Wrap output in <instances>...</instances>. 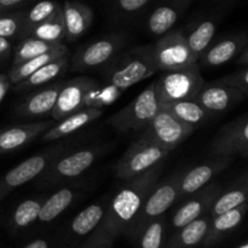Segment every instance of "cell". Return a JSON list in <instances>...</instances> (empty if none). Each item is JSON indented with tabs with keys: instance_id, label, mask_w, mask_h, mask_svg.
Returning <instances> with one entry per match:
<instances>
[{
	"instance_id": "1",
	"label": "cell",
	"mask_w": 248,
	"mask_h": 248,
	"mask_svg": "<svg viewBox=\"0 0 248 248\" xmlns=\"http://www.w3.org/2000/svg\"><path fill=\"white\" fill-rule=\"evenodd\" d=\"M161 171L162 162H160L140 176L124 181L125 183L106 207V213L101 222L104 237L113 236L132 227L145 199L159 181Z\"/></svg>"
},
{
	"instance_id": "2",
	"label": "cell",
	"mask_w": 248,
	"mask_h": 248,
	"mask_svg": "<svg viewBox=\"0 0 248 248\" xmlns=\"http://www.w3.org/2000/svg\"><path fill=\"white\" fill-rule=\"evenodd\" d=\"M156 72L153 46H137L109 63L104 72V84L125 91Z\"/></svg>"
},
{
	"instance_id": "3",
	"label": "cell",
	"mask_w": 248,
	"mask_h": 248,
	"mask_svg": "<svg viewBox=\"0 0 248 248\" xmlns=\"http://www.w3.org/2000/svg\"><path fill=\"white\" fill-rule=\"evenodd\" d=\"M159 110L160 101L153 82L127 106L110 116L108 123L121 133L142 132Z\"/></svg>"
},
{
	"instance_id": "4",
	"label": "cell",
	"mask_w": 248,
	"mask_h": 248,
	"mask_svg": "<svg viewBox=\"0 0 248 248\" xmlns=\"http://www.w3.org/2000/svg\"><path fill=\"white\" fill-rule=\"evenodd\" d=\"M154 84L161 104L194 99L205 85V80L201 77L200 64L195 62L182 69L164 72Z\"/></svg>"
},
{
	"instance_id": "5",
	"label": "cell",
	"mask_w": 248,
	"mask_h": 248,
	"mask_svg": "<svg viewBox=\"0 0 248 248\" xmlns=\"http://www.w3.org/2000/svg\"><path fill=\"white\" fill-rule=\"evenodd\" d=\"M170 154L166 149L157 145L156 143L140 137L128 147L115 166V174L121 181L142 174L155 165L160 164Z\"/></svg>"
},
{
	"instance_id": "6",
	"label": "cell",
	"mask_w": 248,
	"mask_h": 248,
	"mask_svg": "<svg viewBox=\"0 0 248 248\" xmlns=\"http://www.w3.org/2000/svg\"><path fill=\"white\" fill-rule=\"evenodd\" d=\"M153 48L157 72L182 69L199 62L186 43V34L178 28L162 34Z\"/></svg>"
},
{
	"instance_id": "7",
	"label": "cell",
	"mask_w": 248,
	"mask_h": 248,
	"mask_svg": "<svg viewBox=\"0 0 248 248\" xmlns=\"http://www.w3.org/2000/svg\"><path fill=\"white\" fill-rule=\"evenodd\" d=\"M101 154L102 150L98 148H85L72 154H61L41 174V183L45 186H55L77 178L84 173Z\"/></svg>"
},
{
	"instance_id": "8",
	"label": "cell",
	"mask_w": 248,
	"mask_h": 248,
	"mask_svg": "<svg viewBox=\"0 0 248 248\" xmlns=\"http://www.w3.org/2000/svg\"><path fill=\"white\" fill-rule=\"evenodd\" d=\"M63 149V145H56L16 165L0 181V195L4 198L14 189L24 186L36 177H40L52 164L53 160L62 154Z\"/></svg>"
},
{
	"instance_id": "9",
	"label": "cell",
	"mask_w": 248,
	"mask_h": 248,
	"mask_svg": "<svg viewBox=\"0 0 248 248\" xmlns=\"http://www.w3.org/2000/svg\"><path fill=\"white\" fill-rule=\"evenodd\" d=\"M193 131L194 128L191 126L181 123L169 111L160 108L156 115L142 131L140 137L147 138L171 153L181 145Z\"/></svg>"
},
{
	"instance_id": "10",
	"label": "cell",
	"mask_w": 248,
	"mask_h": 248,
	"mask_svg": "<svg viewBox=\"0 0 248 248\" xmlns=\"http://www.w3.org/2000/svg\"><path fill=\"white\" fill-rule=\"evenodd\" d=\"M182 172L167 177L162 182L157 181L143 203L135 223L140 227L149 220L161 217L177 200H179V181Z\"/></svg>"
},
{
	"instance_id": "11",
	"label": "cell",
	"mask_w": 248,
	"mask_h": 248,
	"mask_svg": "<svg viewBox=\"0 0 248 248\" xmlns=\"http://www.w3.org/2000/svg\"><path fill=\"white\" fill-rule=\"evenodd\" d=\"M216 156H241L248 155V115L230 121L218 131L211 145Z\"/></svg>"
},
{
	"instance_id": "12",
	"label": "cell",
	"mask_w": 248,
	"mask_h": 248,
	"mask_svg": "<svg viewBox=\"0 0 248 248\" xmlns=\"http://www.w3.org/2000/svg\"><path fill=\"white\" fill-rule=\"evenodd\" d=\"M97 84L96 80L80 77L62 84L53 110L51 113L55 121L61 120L80 109L85 108L87 93Z\"/></svg>"
},
{
	"instance_id": "13",
	"label": "cell",
	"mask_w": 248,
	"mask_h": 248,
	"mask_svg": "<svg viewBox=\"0 0 248 248\" xmlns=\"http://www.w3.org/2000/svg\"><path fill=\"white\" fill-rule=\"evenodd\" d=\"M121 45L123 38L118 35L97 39L78 51L73 58L72 69L75 72H84L106 64L111 58H114Z\"/></svg>"
},
{
	"instance_id": "14",
	"label": "cell",
	"mask_w": 248,
	"mask_h": 248,
	"mask_svg": "<svg viewBox=\"0 0 248 248\" xmlns=\"http://www.w3.org/2000/svg\"><path fill=\"white\" fill-rule=\"evenodd\" d=\"M234 159L235 157L232 156H216L215 159L189 169L186 172H182L179 181V200L186 196H190L207 186L213 177L224 171Z\"/></svg>"
},
{
	"instance_id": "15",
	"label": "cell",
	"mask_w": 248,
	"mask_h": 248,
	"mask_svg": "<svg viewBox=\"0 0 248 248\" xmlns=\"http://www.w3.org/2000/svg\"><path fill=\"white\" fill-rule=\"evenodd\" d=\"M245 97L246 96L239 90L232 89V87L218 84L217 81H213L210 84L205 82L194 101L198 102L206 110L213 114L223 113V111L232 108L237 103L244 101Z\"/></svg>"
},
{
	"instance_id": "16",
	"label": "cell",
	"mask_w": 248,
	"mask_h": 248,
	"mask_svg": "<svg viewBox=\"0 0 248 248\" xmlns=\"http://www.w3.org/2000/svg\"><path fill=\"white\" fill-rule=\"evenodd\" d=\"M220 191H222V188L219 186L211 184L191 194V198L186 200V202H184L173 215L172 225L177 229H181L184 225L195 220L196 218L201 217L206 211L210 210L213 200L217 198Z\"/></svg>"
},
{
	"instance_id": "17",
	"label": "cell",
	"mask_w": 248,
	"mask_h": 248,
	"mask_svg": "<svg viewBox=\"0 0 248 248\" xmlns=\"http://www.w3.org/2000/svg\"><path fill=\"white\" fill-rule=\"evenodd\" d=\"M53 124L55 120L39 121L4 128L0 131V155L9 154L29 144L31 140L47 131Z\"/></svg>"
},
{
	"instance_id": "18",
	"label": "cell",
	"mask_w": 248,
	"mask_h": 248,
	"mask_svg": "<svg viewBox=\"0 0 248 248\" xmlns=\"http://www.w3.org/2000/svg\"><path fill=\"white\" fill-rule=\"evenodd\" d=\"M103 114V110L98 108H82L65 118L55 123L47 131L43 133L41 140L44 142H55L63 137L77 132L80 128L93 123Z\"/></svg>"
},
{
	"instance_id": "19",
	"label": "cell",
	"mask_w": 248,
	"mask_h": 248,
	"mask_svg": "<svg viewBox=\"0 0 248 248\" xmlns=\"http://www.w3.org/2000/svg\"><path fill=\"white\" fill-rule=\"evenodd\" d=\"M191 0H162L150 14L148 29L153 35L161 36L174 27L179 17L190 6Z\"/></svg>"
},
{
	"instance_id": "20",
	"label": "cell",
	"mask_w": 248,
	"mask_h": 248,
	"mask_svg": "<svg viewBox=\"0 0 248 248\" xmlns=\"http://www.w3.org/2000/svg\"><path fill=\"white\" fill-rule=\"evenodd\" d=\"M63 21L65 27V39L75 41L91 26L93 21V12L82 2L67 0L62 6Z\"/></svg>"
},
{
	"instance_id": "21",
	"label": "cell",
	"mask_w": 248,
	"mask_h": 248,
	"mask_svg": "<svg viewBox=\"0 0 248 248\" xmlns=\"http://www.w3.org/2000/svg\"><path fill=\"white\" fill-rule=\"evenodd\" d=\"M62 84H53L38 92H34L19 103L16 115L21 118H36L51 115Z\"/></svg>"
},
{
	"instance_id": "22",
	"label": "cell",
	"mask_w": 248,
	"mask_h": 248,
	"mask_svg": "<svg viewBox=\"0 0 248 248\" xmlns=\"http://www.w3.org/2000/svg\"><path fill=\"white\" fill-rule=\"evenodd\" d=\"M245 46H247V36L245 34L229 36L206 48L199 61L201 60L205 67H219L239 56Z\"/></svg>"
},
{
	"instance_id": "23",
	"label": "cell",
	"mask_w": 248,
	"mask_h": 248,
	"mask_svg": "<svg viewBox=\"0 0 248 248\" xmlns=\"http://www.w3.org/2000/svg\"><path fill=\"white\" fill-rule=\"evenodd\" d=\"M160 108L169 111L171 115L178 119L181 123L186 124L193 128L205 123L211 115L210 111L206 110L203 107H201L194 99H183V101L161 103Z\"/></svg>"
},
{
	"instance_id": "24",
	"label": "cell",
	"mask_w": 248,
	"mask_h": 248,
	"mask_svg": "<svg viewBox=\"0 0 248 248\" xmlns=\"http://www.w3.org/2000/svg\"><path fill=\"white\" fill-rule=\"evenodd\" d=\"M67 67H68L67 55L56 58V60L46 63L45 65H43V67L39 68L38 70L31 73L28 78L22 80L21 82L14 85L15 91L24 92V91H29V90L35 89V87L43 86V85L47 84V82H50L51 80L57 78L58 75H60Z\"/></svg>"
},
{
	"instance_id": "25",
	"label": "cell",
	"mask_w": 248,
	"mask_h": 248,
	"mask_svg": "<svg viewBox=\"0 0 248 248\" xmlns=\"http://www.w3.org/2000/svg\"><path fill=\"white\" fill-rule=\"evenodd\" d=\"M68 53V48L64 45H60L58 47L53 48V50L48 51V52L43 53V55L38 56V57H34L31 60L26 61V62L21 63L18 65H15L11 67V69L7 73V79H9L10 84L14 86V85L18 84L22 80H24L26 78H28L31 73H34L35 70H38L39 68H41L43 65H45L46 63L51 62V61L56 60L58 57H62Z\"/></svg>"
},
{
	"instance_id": "26",
	"label": "cell",
	"mask_w": 248,
	"mask_h": 248,
	"mask_svg": "<svg viewBox=\"0 0 248 248\" xmlns=\"http://www.w3.org/2000/svg\"><path fill=\"white\" fill-rule=\"evenodd\" d=\"M216 29H217V22L215 19H202L193 27L188 35H186V43L198 60L210 46L216 34Z\"/></svg>"
},
{
	"instance_id": "27",
	"label": "cell",
	"mask_w": 248,
	"mask_h": 248,
	"mask_svg": "<svg viewBox=\"0 0 248 248\" xmlns=\"http://www.w3.org/2000/svg\"><path fill=\"white\" fill-rule=\"evenodd\" d=\"M28 36L40 39V40L47 41V43L62 44V41L65 39V27L64 21H63L62 6L50 18L31 28Z\"/></svg>"
},
{
	"instance_id": "28",
	"label": "cell",
	"mask_w": 248,
	"mask_h": 248,
	"mask_svg": "<svg viewBox=\"0 0 248 248\" xmlns=\"http://www.w3.org/2000/svg\"><path fill=\"white\" fill-rule=\"evenodd\" d=\"M75 198V191L69 188H62L56 191L46 201L41 203L38 219L43 223H48L56 219L64 212Z\"/></svg>"
},
{
	"instance_id": "29",
	"label": "cell",
	"mask_w": 248,
	"mask_h": 248,
	"mask_svg": "<svg viewBox=\"0 0 248 248\" xmlns=\"http://www.w3.org/2000/svg\"><path fill=\"white\" fill-rule=\"evenodd\" d=\"M246 211L247 202H245L241 206H239V207L234 208V210H230L228 212L215 216L212 220V228H211V230L208 229L207 234H206L208 241L210 240L211 241L212 240H218L223 234L235 229L242 222L245 215H246Z\"/></svg>"
},
{
	"instance_id": "30",
	"label": "cell",
	"mask_w": 248,
	"mask_h": 248,
	"mask_svg": "<svg viewBox=\"0 0 248 248\" xmlns=\"http://www.w3.org/2000/svg\"><path fill=\"white\" fill-rule=\"evenodd\" d=\"M60 45H62V44L47 43V41L40 40V39L27 36L15 48L14 56H12V67L21 64V63L31 60L34 57H38L43 53L48 52V51L58 47Z\"/></svg>"
},
{
	"instance_id": "31",
	"label": "cell",
	"mask_w": 248,
	"mask_h": 248,
	"mask_svg": "<svg viewBox=\"0 0 248 248\" xmlns=\"http://www.w3.org/2000/svg\"><path fill=\"white\" fill-rule=\"evenodd\" d=\"M247 184L244 183L242 186H236L230 188L227 191H220L217 198L213 200L210 207L211 216H218L220 213L228 212L230 210L239 207L242 203L247 202Z\"/></svg>"
},
{
	"instance_id": "32",
	"label": "cell",
	"mask_w": 248,
	"mask_h": 248,
	"mask_svg": "<svg viewBox=\"0 0 248 248\" xmlns=\"http://www.w3.org/2000/svg\"><path fill=\"white\" fill-rule=\"evenodd\" d=\"M106 206L103 203H93L82 210L72 222V230L77 235H87L96 229L103 220Z\"/></svg>"
},
{
	"instance_id": "33",
	"label": "cell",
	"mask_w": 248,
	"mask_h": 248,
	"mask_svg": "<svg viewBox=\"0 0 248 248\" xmlns=\"http://www.w3.org/2000/svg\"><path fill=\"white\" fill-rule=\"evenodd\" d=\"M210 229V217H199L189 224L181 228V232L177 237L179 246L191 247L200 244L206 237Z\"/></svg>"
},
{
	"instance_id": "34",
	"label": "cell",
	"mask_w": 248,
	"mask_h": 248,
	"mask_svg": "<svg viewBox=\"0 0 248 248\" xmlns=\"http://www.w3.org/2000/svg\"><path fill=\"white\" fill-rule=\"evenodd\" d=\"M61 9V5L53 0H41L36 2L24 16V23H26V38L28 36L31 28L38 26L41 22L50 18Z\"/></svg>"
},
{
	"instance_id": "35",
	"label": "cell",
	"mask_w": 248,
	"mask_h": 248,
	"mask_svg": "<svg viewBox=\"0 0 248 248\" xmlns=\"http://www.w3.org/2000/svg\"><path fill=\"white\" fill-rule=\"evenodd\" d=\"M123 91L110 85H99L97 82L89 91L85 101V108H98L113 103Z\"/></svg>"
},
{
	"instance_id": "36",
	"label": "cell",
	"mask_w": 248,
	"mask_h": 248,
	"mask_svg": "<svg viewBox=\"0 0 248 248\" xmlns=\"http://www.w3.org/2000/svg\"><path fill=\"white\" fill-rule=\"evenodd\" d=\"M26 12H2L0 14V36L2 38H26V23H24Z\"/></svg>"
},
{
	"instance_id": "37",
	"label": "cell",
	"mask_w": 248,
	"mask_h": 248,
	"mask_svg": "<svg viewBox=\"0 0 248 248\" xmlns=\"http://www.w3.org/2000/svg\"><path fill=\"white\" fill-rule=\"evenodd\" d=\"M41 202L34 199H28L19 203L12 215V222L16 227L26 228L35 222L40 212Z\"/></svg>"
},
{
	"instance_id": "38",
	"label": "cell",
	"mask_w": 248,
	"mask_h": 248,
	"mask_svg": "<svg viewBox=\"0 0 248 248\" xmlns=\"http://www.w3.org/2000/svg\"><path fill=\"white\" fill-rule=\"evenodd\" d=\"M165 223L160 217L149 220L145 225L144 232L140 239L142 248H160L164 237Z\"/></svg>"
},
{
	"instance_id": "39",
	"label": "cell",
	"mask_w": 248,
	"mask_h": 248,
	"mask_svg": "<svg viewBox=\"0 0 248 248\" xmlns=\"http://www.w3.org/2000/svg\"><path fill=\"white\" fill-rule=\"evenodd\" d=\"M218 84L224 85V86L232 87V89L239 90L245 96L248 94V69L247 68H241L234 73L225 75L222 79L216 80Z\"/></svg>"
},
{
	"instance_id": "40",
	"label": "cell",
	"mask_w": 248,
	"mask_h": 248,
	"mask_svg": "<svg viewBox=\"0 0 248 248\" xmlns=\"http://www.w3.org/2000/svg\"><path fill=\"white\" fill-rule=\"evenodd\" d=\"M150 0H116L119 9L126 14H133L142 10Z\"/></svg>"
},
{
	"instance_id": "41",
	"label": "cell",
	"mask_w": 248,
	"mask_h": 248,
	"mask_svg": "<svg viewBox=\"0 0 248 248\" xmlns=\"http://www.w3.org/2000/svg\"><path fill=\"white\" fill-rule=\"evenodd\" d=\"M12 45L7 38L0 36V62H4L11 56Z\"/></svg>"
},
{
	"instance_id": "42",
	"label": "cell",
	"mask_w": 248,
	"mask_h": 248,
	"mask_svg": "<svg viewBox=\"0 0 248 248\" xmlns=\"http://www.w3.org/2000/svg\"><path fill=\"white\" fill-rule=\"evenodd\" d=\"M24 0H0V14L21 5Z\"/></svg>"
},
{
	"instance_id": "43",
	"label": "cell",
	"mask_w": 248,
	"mask_h": 248,
	"mask_svg": "<svg viewBox=\"0 0 248 248\" xmlns=\"http://www.w3.org/2000/svg\"><path fill=\"white\" fill-rule=\"evenodd\" d=\"M10 86H11V84H10L6 75H0V102L2 101Z\"/></svg>"
},
{
	"instance_id": "44",
	"label": "cell",
	"mask_w": 248,
	"mask_h": 248,
	"mask_svg": "<svg viewBox=\"0 0 248 248\" xmlns=\"http://www.w3.org/2000/svg\"><path fill=\"white\" fill-rule=\"evenodd\" d=\"M237 63L239 65H241L242 68L248 67V46H245L242 48L241 52L239 53V60H237Z\"/></svg>"
},
{
	"instance_id": "45",
	"label": "cell",
	"mask_w": 248,
	"mask_h": 248,
	"mask_svg": "<svg viewBox=\"0 0 248 248\" xmlns=\"http://www.w3.org/2000/svg\"><path fill=\"white\" fill-rule=\"evenodd\" d=\"M24 248H48V246L45 240H35V241L31 242L28 246H26Z\"/></svg>"
},
{
	"instance_id": "46",
	"label": "cell",
	"mask_w": 248,
	"mask_h": 248,
	"mask_svg": "<svg viewBox=\"0 0 248 248\" xmlns=\"http://www.w3.org/2000/svg\"><path fill=\"white\" fill-rule=\"evenodd\" d=\"M239 248H248V245L247 244H244L242 246H240Z\"/></svg>"
},
{
	"instance_id": "47",
	"label": "cell",
	"mask_w": 248,
	"mask_h": 248,
	"mask_svg": "<svg viewBox=\"0 0 248 248\" xmlns=\"http://www.w3.org/2000/svg\"><path fill=\"white\" fill-rule=\"evenodd\" d=\"M1 199H2V196H1V195H0V200H1Z\"/></svg>"
}]
</instances>
